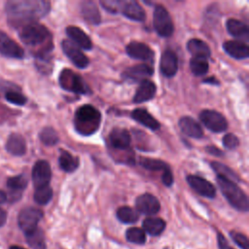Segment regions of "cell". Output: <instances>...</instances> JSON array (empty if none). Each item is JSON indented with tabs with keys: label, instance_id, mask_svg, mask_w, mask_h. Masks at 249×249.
Listing matches in <instances>:
<instances>
[{
	"label": "cell",
	"instance_id": "e0dca14e",
	"mask_svg": "<svg viewBox=\"0 0 249 249\" xmlns=\"http://www.w3.org/2000/svg\"><path fill=\"white\" fill-rule=\"evenodd\" d=\"M160 68L165 77H173L178 70V58L176 53L169 49H166L160 57Z\"/></svg>",
	"mask_w": 249,
	"mask_h": 249
},
{
	"label": "cell",
	"instance_id": "e575fe53",
	"mask_svg": "<svg viewBox=\"0 0 249 249\" xmlns=\"http://www.w3.org/2000/svg\"><path fill=\"white\" fill-rule=\"evenodd\" d=\"M40 140L43 144H45L46 146H53L58 142V135L56 133V131L50 126H46L44 127L40 134H39Z\"/></svg>",
	"mask_w": 249,
	"mask_h": 249
},
{
	"label": "cell",
	"instance_id": "1f68e13d",
	"mask_svg": "<svg viewBox=\"0 0 249 249\" xmlns=\"http://www.w3.org/2000/svg\"><path fill=\"white\" fill-rule=\"evenodd\" d=\"M117 218L122 223L133 224L138 220L139 216L137 211L133 208L129 206H122L117 210Z\"/></svg>",
	"mask_w": 249,
	"mask_h": 249
},
{
	"label": "cell",
	"instance_id": "bcb514c9",
	"mask_svg": "<svg viewBox=\"0 0 249 249\" xmlns=\"http://www.w3.org/2000/svg\"><path fill=\"white\" fill-rule=\"evenodd\" d=\"M6 219H7L6 212L2 208H0V227H2L5 224Z\"/></svg>",
	"mask_w": 249,
	"mask_h": 249
},
{
	"label": "cell",
	"instance_id": "f6af8a7d",
	"mask_svg": "<svg viewBox=\"0 0 249 249\" xmlns=\"http://www.w3.org/2000/svg\"><path fill=\"white\" fill-rule=\"evenodd\" d=\"M205 150H206V152H207L208 154H210V155H212V156H215V157H222V156L224 155L223 151H221L220 149H218V148L215 147V146H207V147L205 148Z\"/></svg>",
	"mask_w": 249,
	"mask_h": 249
},
{
	"label": "cell",
	"instance_id": "ffe728a7",
	"mask_svg": "<svg viewBox=\"0 0 249 249\" xmlns=\"http://www.w3.org/2000/svg\"><path fill=\"white\" fill-rule=\"evenodd\" d=\"M156 90H157V87L154 82L148 79L140 82L136 89V92L133 96V102L142 103L152 99L156 94Z\"/></svg>",
	"mask_w": 249,
	"mask_h": 249
},
{
	"label": "cell",
	"instance_id": "6da1fadb",
	"mask_svg": "<svg viewBox=\"0 0 249 249\" xmlns=\"http://www.w3.org/2000/svg\"><path fill=\"white\" fill-rule=\"evenodd\" d=\"M50 11V2L43 0H12L6 3V12L11 24L31 23Z\"/></svg>",
	"mask_w": 249,
	"mask_h": 249
},
{
	"label": "cell",
	"instance_id": "ac0fdd59",
	"mask_svg": "<svg viewBox=\"0 0 249 249\" xmlns=\"http://www.w3.org/2000/svg\"><path fill=\"white\" fill-rule=\"evenodd\" d=\"M109 142L113 148L124 150L130 146L131 137L128 130L125 128L115 127L109 134Z\"/></svg>",
	"mask_w": 249,
	"mask_h": 249
},
{
	"label": "cell",
	"instance_id": "7c38bea8",
	"mask_svg": "<svg viewBox=\"0 0 249 249\" xmlns=\"http://www.w3.org/2000/svg\"><path fill=\"white\" fill-rule=\"evenodd\" d=\"M0 53L10 58H22L23 49L6 33L0 31Z\"/></svg>",
	"mask_w": 249,
	"mask_h": 249
},
{
	"label": "cell",
	"instance_id": "2e32d148",
	"mask_svg": "<svg viewBox=\"0 0 249 249\" xmlns=\"http://www.w3.org/2000/svg\"><path fill=\"white\" fill-rule=\"evenodd\" d=\"M154 73V69L152 66L141 63L134 66H131L124 71L123 77L125 80H130L132 82H142L144 80H147L150 76H152Z\"/></svg>",
	"mask_w": 249,
	"mask_h": 249
},
{
	"label": "cell",
	"instance_id": "d4e9b609",
	"mask_svg": "<svg viewBox=\"0 0 249 249\" xmlns=\"http://www.w3.org/2000/svg\"><path fill=\"white\" fill-rule=\"evenodd\" d=\"M187 50L194 55V57L206 59L211 56V50L208 45L197 38H194L188 41Z\"/></svg>",
	"mask_w": 249,
	"mask_h": 249
},
{
	"label": "cell",
	"instance_id": "603a6c76",
	"mask_svg": "<svg viewBox=\"0 0 249 249\" xmlns=\"http://www.w3.org/2000/svg\"><path fill=\"white\" fill-rule=\"evenodd\" d=\"M81 13L83 18L90 24L97 25L101 21V16L96 4L93 1L86 0L81 3Z\"/></svg>",
	"mask_w": 249,
	"mask_h": 249
},
{
	"label": "cell",
	"instance_id": "ba28073f",
	"mask_svg": "<svg viewBox=\"0 0 249 249\" xmlns=\"http://www.w3.org/2000/svg\"><path fill=\"white\" fill-rule=\"evenodd\" d=\"M200 122L211 131L219 133L228 128V122L226 118L219 112L214 110H202L199 113Z\"/></svg>",
	"mask_w": 249,
	"mask_h": 249
},
{
	"label": "cell",
	"instance_id": "ee69618b",
	"mask_svg": "<svg viewBox=\"0 0 249 249\" xmlns=\"http://www.w3.org/2000/svg\"><path fill=\"white\" fill-rule=\"evenodd\" d=\"M217 240H218V245H219L220 249H233L229 245L228 241L226 240V238L224 237V235L221 232L217 233Z\"/></svg>",
	"mask_w": 249,
	"mask_h": 249
},
{
	"label": "cell",
	"instance_id": "d6a6232c",
	"mask_svg": "<svg viewBox=\"0 0 249 249\" xmlns=\"http://www.w3.org/2000/svg\"><path fill=\"white\" fill-rule=\"evenodd\" d=\"M211 167L215 170V172L220 175V176H223L231 181H239V177L238 175L232 170L231 169L230 167H228L227 165L221 163V162H218V161H212L211 162Z\"/></svg>",
	"mask_w": 249,
	"mask_h": 249
},
{
	"label": "cell",
	"instance_id": "ab89813d",
	"mask_svg": "<svg viewBox=\"0 0 249 249\" xmlns=\"http://www.w3.org/2000/svg\"><path fill=\"white\" fill-rule=\"evenodd\" d=\"M223 145L225 148H227L229 150H233L238 147L239 139L233 133H227L223 137Z\"/></svg>",
	"mask_w": 249,
	"mask_h": 249
},
{
	"label": "cell",
	"instance_id": "8992f818",
	"mask_svg": "<svg viewBox=\"0 0 249 249\" xmlns=\"http://www.w3.org/2000/svg\"><path fill=\"white\" fill-rule=\"evenodd\" d=\"M153 24L156 32L161 37H169L173 34L174 26L167 10L162 5H157L153 14Z\"/></svg>",
	"mask_w": 249,
	"mask_h": 249
},
{
	"label": "cell",
	"instance_id": "60d3db41",
	"mask_svg": "<svg viewBox=\"0 0 249 249\" xmlns=\"http://www.w3.org/2000/svg\"><path fill=\"white\" fill-rule=\"evenodd\" d=\"M231 236L232 240L239 246L241 249H249V242L246 235L238 231H231Z\"/></svg>",
	"mask_w": 249,
	"mask_h": 249
},
{
	"label": "cell",
	"instance_id": "4316f807",
	"mask_svg": "<svg viewBox=\"0 0 249 249\" xmlns=\"http://www.w3.org/2000/svg\"><path fill=\"white\" fill-rule=\"evenodd\" d=\"M228 32L232 36L240 40L248 41L249 30L245 23L235 18H229L226 23ZM239 40V41H240Z\"/></svg>",
	"mask_w": 249,
	"mask_h": 249
},
{
	"label": "cell",
	"instance_id": "4fadbf2b",
	"mask_svg": "<svg viewBox=\"0 0 249 249\" xmlns=\"http://www.w3.org/2000/svg\"><path fill=\"white\" fill-rule=\"evenodd\" d=\"M186 180L198 195L209 198H213L216 196L215 187L206 179L197 175H188Z\"/></svg>",
	"mask_w": 249,
	"mask_h": 249
},
{
	"label": "cell",
	"instance_id": "f546056e",
	"mask_svg": "<svg viewBox=\"0 0 249 249\" xmlns=\"http://www.w3.org/2000/svg\"><path fill=\"white\" fill-rule=\"evenodd\" d=\"M27 184H28V180L26 176L23 174L11 177L7 181L8 188L14 193L13 196H17L18 198L20 197V193L26 188Z\"/></svg>",
	"mask_w": 249,
	"mask_h": 249
},
{
	"label": "cell",
	"instance_id": "d590c367",
	"mask_svg": "<svg viewBox=\"0 0 249 249\" xmlns=\"http://www.w3.org/2000/svg\"><path fill=\"white\" fill-rule=\"evenodd\" d=\"M52 197H53V190L49 185L41 188H37L35 190L34 200L40 205L47 204L52 199Z\"/></svg>",
	"mask_w": 249,
	"mask_h": 249
},
{
	"label": "cell",
	"instance_id": "277c9868",
	"mask_svg": "<svg viewBox=\"0 0 249 249\" xmlns=\"http://www.w3.org/2000/svg\"><path fill=\"white\" fill-rule=\"evenodd\" d=\"M20 40L27 46L41 45L51 39L49 29L37 22L25 24L19 32Z\"/></svg>",
	"mask_w": 249,
	"mask_h": 249
},
{
	"label": "cell",
	"instance_id": "d6986e66",
	"mask_svg": "<svg viewBox=\"0 0 249 249\" xmlns=\"http://www.w3.org/2000/svg\"><path fill=\"white\" fill-rule=\"evenodd\" d=\"M223 49L230 56L235 59H244L249 55L248 46L239 40L226 41L223 44Z\"/></svg>",
	"mask_w": 249,
	"mask_h": 249
},
{
	"label": "cell",
	"instance_id": "f1b7e54d",
	"mask_svg": "<svg viewBox=\"0 0 249 249\" xmlns=\"http://www.w3.org/2000/svg\"><path fill=\"white\" fill-rule=\"evenodd\" d=\"M143 228L150 235H160L165 229V222L158 217H149L143 221Z\"/></svg>",
	"mask_w": 249,
	"mask_h": 249
},
{
	"label": "cell",
	"instance_id": "7dc6e473",
	"mask_svg": "<svg viewBox=\"0 0 249 249\" xmlns=\"http://www.w3.org/2000/svg\"><path fill=\"white\" fill-rule=\"evenodd\" d=\"M203 83H209V84H214V85H219V81H217L214 77H209V78H207V79H205L204 81H203Z\"/></svg>",
	"mask_w": 249,
	"mask_h": 249
},
{
	"label": "cell",
	"instance_id": "44dd1931",
	"mask_svg": "<svg viewBox=\"0 0 249 249\" xmlns=\"http://www.w3.org/2000/svg\"><path fill=\"white\" fill-rule=\"evenodd\" d=\"M180 129L188 136L193 138H201L203 136V130L200 124L193 118L185 116L178 122Z\"/></svg>",
	"mask_w": 249,
	"mask_h": 249
},
{
	"label": "cell",
	"instance_id": "74e56055",
	"mask_svg": "<svg viewBox=\"0 0 249 249\" xmlns=\"http://www.w3.org/2000/svg\"><path fill=\"white\" fill-rule=\"evenodd\" d=\"M139 164L146 169L149 170H164L165 168L169 167L164 161L156 159H149V158H140Z\"/></svg>",
	"mask_w": 249,
	"mask_h": 249
},
{
	"label": "cell",
	"instance_id": "7bdbcfd3",
	"mask_svg": "<svg viewBox=\"0 0 249 249\" xmlns=\"http://www.w3.org/2000/svg\"><path fill=\"white\" fill-rule=\"evenodd\" d=\"M161 181L166 187H170L173 184V174L169 167L165 168L161 175Z\"/></svg>",
	"mask_w": 249,
	"mask_h": 249
},
{
	"label": "cell",
	"instance_id": "681fc988",
	"mask_svg": "<svg viewBox=\"0 0 249 249\" xmlns=\"http://www.w3.org/2000/svg\"><path fill=\"white\" fill-rule=\"evenodd\" d=\"M10 249H24L23 247H20V246H17V245H14V246H11Z\"/></svg>",
	"mask_w": 249,
	"mask_h": 249
},
{
	"label": "cell",
	"instance_id": "9c48e42d",
	"mask_svg": "<svg viewBox=\"0 0 249 249\" xmlns=\"http://www.w3.org/2000/svg\"><path fill=\"white\" fill-rule=\"evenodd\" d=\"M61 49L66 56L78 68L83 69L89 65V58L86 56V54H84L80 48L70 40H63L61 42Z\"/></svg>",
	"mask_w": 249,
	"mask_h": 249
},
{
	"label": "cell",
	"instance_id": "cb8c5ba5",
	"mask_svg": "<svg viewBox=\"0 0 249 249\" xmlns=\"http://www.w3.org/2000/svg\"><path fill=\"white\" fill-rule=\"evenodd\" d=\"M131 118L140 124L152 130H157L160 126V123L147 110L143 108H136L133 110L131 113Z\"/></svg>",
	"mask_w": 249,
	"mask_h": 249
},
{
	"label": "cell",
	"instance_id": "3957f363",
	"mask_svg": "<svg viewBox=\"0 0 249 249\" xmlns=\"http://www.w3.org/2000/svg\"><path fill=\"white\" fill-rule=\"evenodd\" d=\"M216 181L223 196L233 208L242 212L248 211V197L246 194L233 181H231L220 175H217Z\"/></svg>",
	"mask_w": 249,
	"mask_h": 249
},
{
	"label": "cell",
	"instance_id": "9a60e30c",
	"mask_svg": "<svg viewBox=\"0 0 249 249\" xmlns=\"http://www.w3.org/2000/svg\"><path fill=\"white\" fill-rule=\"evenodd\" d=\"M125 51L130 57L139 60H152L155 55L154 51L149 46L137 41L130 42L126 46Z\"/></svg>",
	"mask_w": 249,
	"mask_h": 249
},
{
	"label": "cell",
	"instance_id": "836d02e7",
	"mask_svg": "<svg viewBox=\"0 0 249 249\" xmlns=\"http://www.w3.org/2000/svg\"><path fill=\"white\" fill-rule=\"evenodd\" d=\"M190 68L194 75L196 76H202L208 72V62L204 58L199 57H193L190 60Z\"/></svg>",
	"mask_w": 249,
	"mask_h": 249
},
{
	"label": "cell",
	"instance_id": "30bf717a",
	"mask_svg": "<svg viewBox=\"0 0 249 249\" xmlns=\"http://www.w3.org/2000/svg\"><path fill=\"white\" fill-rule=\"evenodd\" d=\"M51 177L52 170L50 163L44 160L36 161L32 169V181L35 189L49 185Z\"/></svg>",
	"mask_w": 249,
	"mask_h": 249
},
{
	"label": "cell",
	"instance_id": "52a82bcc",
	"mask_svg": "<svg viewBox=\"0 0 249 249\" xmlns=\"http://www.w3.org/2000/svg\"><path fill=\"white\" fill-rule=\"evenodd\" d=\"M43 217V212L35 207L23 208L18 217L19 228L26 234L38 228V223Z\"/></svg>",
	"mask_w": 249,
	"mask_h": 249
},
{
	"label": "cell",
	"instance_id": "f35d334b",
	"mask_svg": "<svg viewBox=\"0 0 249 249\" xmlns=\"http://www.w3.org/2000/svg\"><path fill=\"white\" fill-rule=\"evenodd\" d=\"M5 98L10 103H13L16 105H24L27 101L26 97L22 93H19L18 91H14V90L7 91L5 94Z\"/></svg>",
	"mask_w": 249,
	"mask_h": 249
},
{
	"label": "cell",
	"instance_id": "8d00e7d4",
	"mask_svg": "<svg viewBox=\"0 0 249 249\" xmlns=\"http://www.w3.org/2000/svg\"><path fill=\"white\" fill-rule=\"evenodd\" d=\"M125 237L127 241L134 244H143L146 241L145 231L140 228H129L125 232Z\"/></svg>",
	"mask_w": 249,
	"mask_h": 249
},
{
	"label": "cell",
	"instance_id": "7402d4cb",
	"mask_svg": "<svg viewBox=\"0 0 249 249\" xmlns=\"http://www.w3.org/2000/svg\"><path fill=\"white\" fill-rule=\"evenodd\" d=\"M67 36L75 42L76 46L84 50H90L92 43L88 34H86L80 27L77 26H68L66 28Z\"/></svg>",
	"mask_w": 249,
	"mask_h": 249
},
{
	"label": "cell",
	"instance_id": "c3c4849f",
	"mask_svg": "<svg viewBox=\"0 0 249 249\" xmlns=\"http://www.w3.org/2000/svg\"><path fill=\"white\" fill-rule=\"evenodd\" d=\"M6 200H7V195L0 190V204L4 203Z\"/></svg>",
	"mask_w": 249,
	"mask_h": 249
},
{
	"label": "cell",
	"instance_id": "5bb4252c",
	"mask_svg": "<svg viewBox=\"0 0 249 249\" xmlns=\"http://www.w3.org/2000/svg\"><path fill=\"white\" fill-rule=\"evenodd\" d=\"M136 209L144 215H154L160 211V204L159 199L151 194H143L136 198Z\"/></svg>",
	"mask_w": 249,
	"mask_h": 249
},
{
	"label": "cell",
	"instance_id": "8fae6325",
	"mask_svg": "<svg viewBox=\"0 0 249 249\" xmlns=\"http://www.w3.org/2000/svg\"><path fill=\"white\" fill-rule=\"evenodd\" d=\"M119 12L125 18L135 21H143L146 18L144 9L134 0H119Z\"/></svg>",
	"mask_w": 249,
	"mask_h": 249
},
{
	"label": "cell",
	"instance_id": "5b68a950",
	"mask_svg": "<svg viewBox=\"0 0 249 249\" xmlns=\"http://www.w3.org/2000/svg\"><path fill=\"white\" fill-rule=\"evenodd\" d=\"M58 81L60 87L67 91L79 94H89L91 92L83 78L71 69H63L59 74Z\"/></svg>",
	"mask_w": 249,
	"mask_h": 249
},
{
	"label": "cell",
	"instance_id": "7a4b0ae2",
	"mask_svg": "<svg viewBox=\"0 0 249 249\" xmlns=\"http://www.w3.org/2000/svg\"><path fill=\"white\" fill-rule=\"evenodd\" d=\"M100 112L89 104L79 107L75 113L74 125L76 130L83 135H90L94 133L100 124Z\"/></svg>",
	"mask_w": 249,
	"mask_h": 249
},
{
	"label": "cell",
	"instance_id": "b9f144b4",
	"mask_svg": "<svg viewBox=\"0 0 249 249\" xmlns=\"http://www.w3.org/2000/svg\"><path fill=\"white\" fill-rule=\"evenodd\" d=\"M100 5L109 13L116 14L118 13L119 8V0H102L100 1Z\"/></svg>",
	"mask_w": 249,
	"mask_h": 249
},
{
	"label": "cell",
	"instance_id": "484cf974",
	"mask_svg": "<svg viewBox=\"0 0 249 249\" xmlns=\"http://www.w3.org/2000/svg\"><path fill=\"white\" fill-rule=\"evenodd\" d=\"M6 150L14 156H22L26 152V143L24 138L18 133H12L7 142Z\"/></svg>",
	"mask_w": 249,
	"mask_h": 249
},
{
	"label": "cell",
	"instance_id": "83f0119b",
	"mask_svg": "<svg viewBox=\"0 0 249 249\" xmlns=\"http://www.w3.org/2000/svg\"><path fill=\"white\" fill-rule=\"evenodd\" d=\"M58 162L60 168L65 172H74L79 166V158L66 150H60Z\"/></svg>",
	"mask_w": 249,
	"mask_h": 249
},
{
	"label": "cell",
	"instance_id": "4dcf8cb0",
	"mask_svg": "<svg viewBox=\"0 0 249 249\" xmlns=\"http://www.w3.org/2000/svg\"><path fill=\"white\" fill-rule=\"evenodd\" d=\"M26 241L32 249H46L45 235L42 230L39 228L35 229L31 232L25 234Z\"/></svg>",
	"mask_w": 249,
	"mask_h": 249
}]
</instances>
